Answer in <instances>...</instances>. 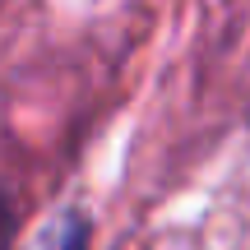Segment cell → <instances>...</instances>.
Segmentation results:
<instances>
[{
    "mask_svg": "<svg viewBox=\"0 0 250 250\" xmlns=\"http://www.w3.org/2000/svg\"><path fill=\"white\" fill-rule=\"evenodd\" d=\"M93 241V223L79 204H61L42 227L33 232L28 250H88Z\"/></svg>",
    "mask_w": 250,
    "mask_h": 250,
    "instance_id": "obj_1",
    "label": "cell"
}]
</instances>
